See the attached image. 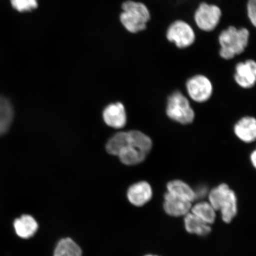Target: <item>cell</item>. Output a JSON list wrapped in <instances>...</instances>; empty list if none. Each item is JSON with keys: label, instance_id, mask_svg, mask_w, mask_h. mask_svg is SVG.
<instances>
[{"label": "cell", "instance_id": "9a60e30c", "mask_svg": "<svg viewBox=\"0 0 256 256\" xmlns=\"http://www.w3.org/2000/svg\"><path fill=\"white\" fill-rule=\"evenodd\" d=\"M219 211L224 222L229 224L234 218L238 211V198L232 190L222 201Z\"/></svg>", "mask_w": 256, "mask_h": 256}, {"label": "cell", "instance_id": "52a82bcc", "mask_svg": "<svg viewBox=\"0 0 256 256\" xmlns=\"http://www.w3.org/2000/svg\"><path fill=\"white\" fill-rule=\"evenodd\" d=\"M234 78L240 87L248 89L254 87L256 82V62L248 59L239 62L235 66Z\"/></svg>", "mask_w": 256, "mask_h": 256}, {"label": "cell", "instance_id": "8992f818", "mask_svg": "<svg viewBox=\"0 0 256 256\" xmlns=\"http://www.w3.org/2000/svg\"><path fill=\"white\" fill-rule=\"evenodd\" d=\"M186 88L192 100L200 104L210 100L214 89L210 78L202 74L194 75L188 78L186 82Z\"/></svg>", "mask_w": 256, "mask_h": 256}, {"label": "cell", "instance_id": "5bb4252c", "mask_svg": "<svg viewBox=\"0 0 256 256\" xmlns=\"http://www.w3.org/2000/svg\"><path fill=\"white\" fill-rule=\"evenodd\" d=\"M184 225L186 231L191 234L204 236L211 232L209 224L204 222L190 212L184 216Z\"/></svg>", "mask_w": 256, "mask_h": 256}, {"label": "cell", "instance_id": "ba28073f", "mask_svg": "<svg viewBox=\"0 0 256 256\" xmlns=\"http://www.w3.org/2000/svg\"><path fill=\"white\" fill-rule=\"evenodd\" d=\"M153 190L151 184L146 181H140L128 188L127 198L133 206L140 207L152 200Z\"/></svg>", "mask_w": 256, "mask_h": 256}, {"label": "cell", "instance_id": "6da1fadb", "mask_svg": "<svg viewBox=\"0 0 256 256\" xmlns=\"http://www.w3.org/2000/svg\"><path fill=\"white\" fill-rule=\"evenodd\" d=\"M250 32L248 28L230 26L220 32L219 55L224 60H231L241 55L248 48Z\"/></svg>", "mask_w": 256, "mask_h": 256}, {"label": "cell", "instance_id": "484cf974", "mask_svg": "<svg viewBox=\"0 0 256 256\" xmlns=\"http://www.w3.org/2000/svg\"><path fill=\"white\" fill-rule=\"evenodd\" d=\"M144 256H158V255H154V254H146V255Z\"/></svg>", "mask_w": 256, "mask_h": 256}, {"label": "cell", "instance_id": "3957f363", "mask_svg": "<svg viewBox=\"0 0 256 256\" xmlns=\"http://www.w3.org/2000/svg\"><path fill=\"white\" fill-rule=\"evenodd\" d=\"M166 111L170 119L178 124L185 126L194 120V111L190 100L179 91L174 92L168 96Z\"/></svg>", "mask_w": 256, "mask_h": 256}, {"label": "cell", "instance_id": "7c38bea8", "mask_svg": "<svg viewBox=\"0 0 256 256\" xmlns=\"http://www.w3.org/2000/svg\"><path fill=\"white\" fill-rule=\"evenodd\" d=\"M38 227L39 226L36 220L30 215L22 216L14 222L16 234L24 239L32 238L37 232Z\"/></svg>", "mask_w": 256, "mask_h": 256}, {"label": "cell", "instance_id": "d6986e66", "mask_svg": "<svg viewBox=\"0 0 256 256\" xmlns=\"http://www.w3.org/2000/svg\"><path fill=\"white\" fill-rule=\"evenodd\" d=\"M128 134L130 145L148 155L152 148V142L150 137L142 131L137 130L129 131Z\"/></svg>", "mask_w": 256, "mask_h": 256}, {"label": "cell", "instance_id": "ffe728a7", "mask_svg": "<svg viewBox=\"0 0 256 256\" xmlns=\"http://www.w3.org/2000/svg\"><path fill=\"white\" fill-rule=\"evenodd\" d=\"M54 256H82V250L72 239L64 238L58 242Z\"/></svg>", "mask_w": 256, "mask_h": 256}, {"label": "cell", "instance_id": "ac0fdd59", "mask_svg": "<svg viewBox=\"0 0 256 256\" xmlns=\"http://www.w3.org/2000/svg\"><path fill=\"white\" fill-rule=\"evenodd\" d=\"M216 211L208 202H200L192 206L190 212L209 225L214 224L216 220Z\"/></svg>", "mask_w": 256, "mask_h": 256}, {"label": "cell", "instance_id": "8fae6325", "mask_svg": "<svg viewBox=\"0 0 256 256\" xmlns=\"http://www.w3.org/2000/svg\"><path fill=\"white\" fill-rule=\"evenodd\" d=\"M235 135L242 142L252 143L256 138V121L254 117H242L234 126Z\"/></svg>", "mask_w": 256, "mask_h": 256}, {"label": "cell", "instance_id": "5b68a950", "mask_svg": "<svg viewBox=\"0 0 256 256\" xmlns=\"http://www.w3.org/2000/svg\"><path fill=\"white\" fill-rule=\"evenodd\" d=\"M222 12L218 6L202 2L194 14V21L202 31L211 32L216 30L222 20Z\"/></svg>", "mask_w": 256, "mask_h": 256}, {"label": "cell", "instance_id": "30bf717a", "mask_svg": "<svg viewBox=\"0 0 256 256\" xmlns=\"http://www.w3.org/2000/svg\"><path fill=\"white\" fill-rule=\"evenodd\" d=\"M105 123L112 128L120 129L126 126L127 116L126 108L120 103L108 105L104 112Z\"/></svg>", "mask_w": 256, "mask_h": 256}, {"label": "cell", "instance_id": "603a6c76", "mask_svg": "<svg viewBox=\"0 0 256 256\" xmlns=\"http://www.w3.org/2000/svg\"><path fill=\"white\" fill-rule=\"evenodd\" d=\"M12 8L20 12H30L38 8V0H10Z\"/></svg>", "mask_w": 256, "mask_h": 256}, {"label": "cell", "instance_id": "cb8c5ba5", "mask_svg": "<svg viewBox=\"0 0 256 256\" xmlns=\"http://www.w3.org/2000/svg\"><path fill=\"white\" fill-rule=\"evenodd\" d=\"M247 14L252 26L256 28V0H248Z\"/></svg>", "mask_w": 256, "mask_h": 256}, {"label": "cell", "instance_id": "7a4b0ae2", "mask_svg": "<svg viewBox=\"0 0 256 256\" xmlns=\"http://www.w3.org/2000/svg\"><path fill=\"white\" fill-rule=\"evenodd\" d=\"M121 8L122 12L120 16V22L128 32L138 34L146 30L152 16L144 3L127 0L122 3Z\"/></svg>", "mask_w": 256, "mask_h": 256}, {"label": "cell", "instance_id": "44dd1931", "mask_svg": "<svg viewBox=\"0 0 256 256\" xmlns=\"http://www.w3.org/2000/svg\"><path fill=\"white\" fill-rule=\"evenodd\" d=\"M129 144L128 132H118L108 140L106 144V150L110 154L118 156L122 150Z\"/></svg>", "mask_w": 256, "mask_h": 256}, {"label": "cell", "instance_id": "d4e9b609", "mask_svg": "<svg viewBox=\"0 0 256 256\" xmlns=\"http://www.w3.org/2000/svg\"><path fill=\"white\" fill-rule=\"evenodd\" d=\"M250 162H252V166H254V168H256V150H254V151L251 153V155H250Z\"/></svg>", "mask_w": 256, "mask_h": 256}, {"label": "cell", "instance_id": "4fadbf2b", "mask_svg": "<svg viewBox=\"0 0 256 256\" xmlns=\"http://www.w3.org/2000/svg\"><path fill=\"white\" fill-rule=\"evenodd\" d=\"M168 193L182 200L193 203L196 200L195 190L186 182L181 180H174L167 184Z\"/></svg>", "mask_w": 256, "mask_h": 256}, {"label": "cell", "instance_id": "9c48e42d", "mask_svg": "<svg viewBox=\"0 0 256 256\" xmlns=\"http://www.w3.org/2000/svg\"><path fill=\"white\" fill-rule=\"evenodd\" d=\"M192 203L180 199L166 192L164 195L163 209L169 216L172 217L184 216L190 212Z\"/></svg>", "mask_w": 256, "mask_h": 256}, {"label": "cell", "instance_id": "7402d4cb", "mask_svg": "<svg viewBox=\"0 0 256 256\" xmlns=\"http://www.w3.org/2000/svg\"><path fill=\"white\" fill-rule=\"evenodd\" d=\"M232 190L226 184H220L208 193L209 202L216 211H218L220 204Z\"/></svg>", "mask_w": 256, "mask_h": 256}, {"label": "cell", "instance_id": "277c9868", "mask_svg": "<svg viewBox=\"0 0 256 256\" xmlns=\"http://www.w3.org/2000/svg\"><path fill=\"white\" fill-rule=\"evenodd\" d=\"M166 36L169 42L174 44L180 50L193 46L196 39L193 28L183 20H176L170 24Z\"/></svg>", "mask_w": 256, "mask_h": 256}, {"label": "cell", "instance_id": "e0dca14e", "mask_svg": "<svg viewBox=\"0 0 256 256\" xmlns=\"http://www.w3.org/2000/svg\"><path fill=\"white\" fill-rule=\"evenodd\" d=\"M146 153L139 149L130 146V144L124 148L118 156L123 164L127 166H134L144 162L146 156Z\"/></svg>", "mask_w": 256, "mask_h": 256}, {"label": "cell", "instance_id": "2e32d148", "mask_svg": "<svg viewBox=\"0 0 256 256\" xmlns=\"http://www.w3.org/2000/svg\"><path fill=\"white\" fill-rule=\"evenodd\" d=\"M14 111L8 99L0 96V136L9 130L14 120Z\"/></svg>", "mask_w": 256, "mask_h": 256}]
</instances>
